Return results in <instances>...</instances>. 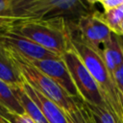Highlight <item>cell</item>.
Masks as SVG:
<instances>
[{
    "label": "cell",
    "mask_w": 123,
    "mask_h": 123,
    "mask_svg": "<svg viewBox=\"0 0 123 123\" xmlns=\"http://www.w3.org/2000/svg\"><path fill=\"white\" fill-rule=\"evenodd\" d=\"M22 19L23 18H18V17H13V16H8V17L0 16V32L4 31L6 29H9L14 23H16Z\"/></svg>",
    "instance_id": "obj_18"
},
{
    "label": "cell",
    "mask_w": 123,
    "mask_h": 123,
    "mask_svg": "<svg viewBox=\"0 0 123 123\" xmlns=\"http://www.w3.org/2000/svg\"><path fill=\"white\" fill-rule=\"evenodd\" d=\"M23 90L30 97V99L37 106L43 116L49 123H68L65 112L56 103L42 95L26 82L22 85Z\"/></svg>",
    "instance_id": "obj_9"
},
{
    "label": "cell",
    "mask_w": 123,
    "mask_h": 123,
    "mask_svg": "<svg viewBox=\"0 0 123 123\" xmlns=\"http://www.w3.org/2000/svg\"><path fill=\"white\" fill-rule=\"evenodd\" d=\"M10 5L14 17L37 20L63 18L75 24L82 16L97 11L88 0H11Z\"/></svg>",
    "instance_id": "obj_1"
},
{
    "label": "cell",
    "mask_w": 123,
    "mask_h": 123,
    "mask_svg": "<svg viewBox=\"0 0 123 123\" xmlns=\"http://www.w3.org/2000/svg\"><path fill=\"white\" fill-rule=\"evenodd\" d=\"M14 92L16 94V97L18 98L21 106L23 107L25 112L31 116V118L35 121V123H49L46 118L41 113L40 110L37 108V106L30 99V97L26 94V92L23 90L22 86H15L13 87Z\"/></svg>",
    "instance_id": "obj_12"
},
{
    "label": "cell",
    "mask_w": 123,
    "mask_h": 123,
    "mask_svg": "<svg viewBox=\"0 0 123 123\" xmlns=\"http://www.w3.org/2000/svg\"><path fill=\"white\" fill-rule=\"evenodd\" d=\"M27 61L32 65L40 70L42 73H44L46 76L51 78L60 86H62L69 96L75 99H81V96L72 81L70 73L62 58L46 59L39 61Z\"/></svg>",
    "instance_id": "obj_8"
},
{
    "label": "cell",
    "mask_w": 123,
    "mask_h": 123,
    "mask_svg": "<svg viewBox=\"0 0 123 123\" xmlns=\"http://www.w3.org/2000/svg\"><path fill=\"white\" fill-rule=\"evenodd\" d=\"M88 1H89V2H91V3H93V4H94L95 2H99V3L101 2V0H88Z\"/></svg>",
    "instance_id": "obj_22"
},
{
    "label": "cell",
    "mask_w": 123,
    "mask_h": 123,
    "mask_svg": "<svg viewBox=\"0 0 123 123\" xmlns=\"http://www.w3.org/2000/svg\"><path fill=\"white\" fill-rule=\"evenodd\" d=\"M113 79L117 87L121 91L123 89V63L115 68L113 72Z\"/></svg>",
    "instance_id": "obj_19"
},
{
    "label": "cell",
    "mask_w": 123,
    "mask_h": 123,
    "mask_svg": "<svg viewBox=\"0 0 123 123\" xmlns=\"http://www.w3.org/2000/svg\"><path fill=\"white\" fill-rule=\"evenodd\" d=\"M0 80L9 84L11 86H21L25 81L15 67L7 51L0 47Z\"/></svg>",
    "instance_id": "obj_10"
},
{
    "label": "cell",
    "mask_w": 123,
    "mask_h": 123,
    "mask_svg": "<svg viewBox=\"0 0 123 123\" xmlns=\"http://www.w3.org/2000/svg\"><path fill=\"white\" fill-rule=\"evenodd\" d=\"M119 30H120V36H123V20H122V22L120 23Z\"/></svg>",
    "instance_id": "obj_20"
},
{
    "label": "cell",
    "mask_w": 123,
    "mask_h": 123,
    "mask_svg": "<svg viewBox=\"0 0 123 123\" xmlns=\"http://www.w3.org/2000/svg\"><path fill=\"white\" fill-rule=\"evenodd\" d=\"M99 15L112 33L120 36L119 26L123 20V5L111 10L104 11L103 12H99Z\"/></svg>",
    "instance_id": "obj_14"
},
{
    "label": "cell",
    "mask_w": 123,
    "mask_h": 123,
    "mask_svg": "<svg viewBox=\"0 0 123 123\" xmlns=\"http://www.w3.org/2000/svg\"><path fill=\"white\" fill-rule=\"evenodd\" d=\"M0 105L13 113L22 114L25 112L13 87L2 80H0Z\"/></svg>",
    "instance_id": "obj_11"
},
{
    "label": "cell",
    "mask_w": 123,
    "mask_h": 123,
    "mask_svg": "<svg viewBox=\"0 0 123 123\" xmlns=\"http://www.w3.org/2000/svg\"><path fill=\"white\" fill-rule=\"evenodd\" d=\"M121 93H122V95H123V89H122V90H121Z\"/></svg>",
    "instance_id": "obj_24"
},
{
    "label": "cell",
    "mask_w": 123,
    "mask_h": 123,
    "mask_svg": "<svg viewBox=\"0 0 123 123\" xmlns=\"http://www.w3.org/2000/svg\"><path fill=\"white\" fill-rule=\"evenodd\" d=\"M84 105L94 123H121L107 107H99L86 102H84Z\"/></svg>",
    "instance_id": "obj_13"
},
{
    "label": "cell",
    "mask_w": 123,
    "mask_h": 123,
    "mask_svg": "<svg viewBox=\"0 0 123 123\" xmlns=\"http://www.w3.org/2000/svg\"><path fill=\"white\" fill-rule=\"evenodd\" d=\"M8 1H11V0H0V4L4 3V2H8Z\"/></svg>",
    "instance_id": "obj_23"
},
{
    "label": "cell",
    "mask_w": 123,
    "mask_h": 123,
    "mask_svg": "<svg viewBox=\"0 0 123 123\" xmlns=\"http://www.w3.org/2000/svg\"><path fill=\"white\" fill-rule=\"evenodd\" d=\"M119 38H120V42H121V45L123 48V36H119Z\"/></svg>",
    "instance_id": "obj_21"
},
{
    "label": "cell",
    "mask_w": 123,
    "mask_h": 123,
    "mask_svg": "<svg viewBox=\"0 0 123 123\" xmlns=\"http://www.w3.org/2000/svg\"><path fill=\"white\" fill-rule=\"evenodd\" d=\"M113 60L115 68L123 63V48L120 42L119 36L112 33L110 40L103 46V48Z\"/></svg>",
    "instance_id": "obj_15"
},
{
    "label": "cell",
    "mask_w": 123,
    "mask_h": 123,
    "mask_svg": "<svg viewBox=\"0 0 123 123\" xmlns=\"http://www.w3.org/2000/svg\"><path fill=\"white\" fill-rule=\"evenodd\" d=\"M99 11L82 16L76 24L69 23L70 33L95 49H102L111 38L112 32L101 19Z\"/></svg>",
    "instance_id": "obj_6"
},
{
    "label": "cell",
    "mask_w": 123,
    "mask_h": 123,
    "mask_svg": "<svg viewBox=\"0 0 123 123\" xmlns=\"http://www.w3.org/2000/svg\"><path fill=\"white\" fill-rule=\"evenodd\" d=\"M0 47L17 53L30 61H39L46 59L62 58L36 42L6 29L0 32Z\"/></svg>",
    "instance_id": "obj_7"
},
{
    "label": "cell",
    "mask_w": 123,
    "mask_h": 123,
    "mask_svg": "<svg viewBox=\"0 0 123 123\" xmlns=\"http://www.w3.org/2000/svg\"><path fill=\"white\" fill-rule=\"evenodd\" d=\"M0 116L3 117L7 123H35L29 114L26 112L22 114H17L10 111L6 108L0 105Z\"/></svg>",
    "instance_id": "obj_17"
},
{
    "label": "cell",
    "mask_w": 123,
    "mask_h": 123,
    "mask_svg": "<svg viewBox=\"0 0 123 123\" xmlns=\"http://www.w3.org/2000/svg\"><path fill=\"white\" fill-rule=\"evenodd\" d=\"M62 59L70 73L81 99L91 105L108 108L97 83L73 49L72 44L71 47L62 56Z\"/></svg>",
    "instance_id": "obj_5"
},
{
    "label": "cell",
    "mask_w": 123,
    "mask_h": 123,
    "mask_svg": "<svg viewBox=\"0 0 123 123\" xmlns=\"http://www.w3.org/2000/svg\"><path fill=\"white\" fill-rule=\"evenodd\" d=\"M71 44L97 83L108 108L123 123V95L114 82L113 75L105 63L102 49H95L89 46L72 34Z\"/></svg>",
    "instance_id": "obj_2"
},
{
    "label": "cell",
    "mask_w": 123,
    "mask_h": 123,
    "mask_svg": "<svg viewBox=\"0 0 123 123\" xmlns=\"http://www.w3.org/2000/svg\"><path fill=\"white\" fill-rule=\"evenodd\" d=\"M9 29L60 57L71 47L69 22L63 18L22 19Z\"/></svg>",
    "instance_id": "obj_3"
},
{
    "label": "cell",
    "mask_w": 123,
    "mask_h": 123,
    "mask_svg": "<svg viewBox=\"0 0 123 123\" xmlns=\"http://www.w3.org/2000/svg\"><path fill=\"white\" fill-rule=\"evenodd\" d=\"M6 51L27 84L56 103L63 110L64 112H67L75 108L78 100L80 99H75L69 96L62 86H60L56 82L42 73L37 67L32 65L24 57L10 50Z\"/></svg>",
    "instance_id": "obj_4"
},
{
    "label": "cell",
    "mask_w": 123,
    "mask_h": 123,
    "mask_svg": "<svg viewBox=\"0 0 123 123\" xmlns=\"http://www.w3.org/2000/svg\"><path fill=\"white\" fill-rule=\"evenodd\" d=\"M65 116L68 123H94L82 99L78 100L75 108L65 112Z\"/></svg>",
    "instance_id": "obj_16"
}]
</instances>
